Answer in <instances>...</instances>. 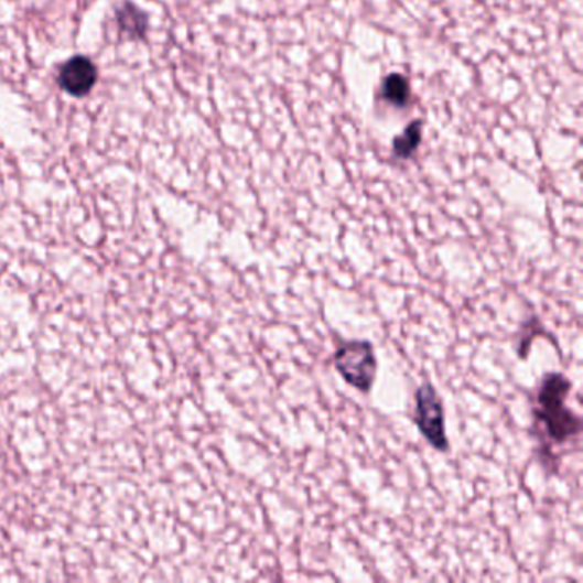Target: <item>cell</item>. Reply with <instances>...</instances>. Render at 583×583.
<instances>
[{
  "label": "cell",
  "instance_id": "obj_1",
  "mask_svg": "<svg viewBox=\"0 0 583 583\" xmlns=\"http://www.w3.org/2000/svg\"><path fill=\"white\" fill-rule=\"evenodd\" d=\"M572 387L570 378L564 377L560 371H549L541 378L536 390L532 435L538 439L541 461L546 465H553V471L557 464L553 446L566 445L572 440L579 439L582 433L580 415L564 406Z\"/></svg>",
  "mask_w": 583,
  "mask_h": 583
},
{
  "label": "cell",
  "instance_id": "obj_2",
  "mask_svg": "<svg viewBox=\"0 0 583 583\" xmlns=\"http://www.w3.org/2000/svg\"><path fill=\"white\" fill-rule=\"evenodd\" d=\"M332 359L334 368L347 386L366 396L371 392L377 380L378 359L370 341L339 339Z\"/></svg>",
  "mask_w": 583,
  "mask_h": 583
},
{
  "label": "cell",
  "instance_id": "obj_3",
  "mask_svg": "<svg viewBox=\"0 0 583 583\" xmlns=\"http://www.w3.org/2000/svg\"><path fill=\"white\" fill-rule=\"evenodd\" d=\"M415 428L421 436L427 440L428 445L433 446L440 454L450 452V440L446 436L445 409L439 390L433 384L424 381L414 393V414H412Z\"/></svg>",
  "mask_w": 583,
  "mask_h": 583
},
{
  "label": "cell",
  "instance_id": "obj_4",
  "mask_svg": "<svg viewBox=\"0 0 583 583\" xmlns=\"http://www.w3.org/2000/svg\"><path fill=\"white\" fill-rule=\"evenodd\" d=\"M98 83V67L86 55H74L58 67L57 85L74 98H85Z\"/></svg>",
  "mask_w": 583,
  "mask_h": 583
},
{
  "label": "cell",
  "instance_id": "obj_5",
  "mask_svg": "<svg viewBox=\"0 0 583 583\" xmlns=\"http://www.w3.org/2000/svg\"><path fill=\"white\" fill-rule=\"evenodd\" d=\"M115 21L119 28L120 35L129 42H139L144 40L149 31V15L148 12L142 11L141 8L126 0L120 8L115 11Z\"/></svg>",
  "mask_w": 583,
  "mask_h": 583
},
{
  "label": "cell",
  "instance_id": "obj_6",
  "mask_svg": "<svg viewBox=\"0 0 583 583\" xmlns=\"http://www.w3.org/2000/svg\"><path fill=\"white\" fill-rule=\"evenodd\" d=\"M381 101L393 108H406L411 104L412 89L408 77L393 73L384 79L380 88Z\"/></svg>",
  "mask_w": 583,
  "mask_h": 583
},
{
  "label": "cell",
  "instance_id": "obj_7",
  "mask_svg": "<svg viewBox=\"0 0 583 583\" xmlns=\"http://www.w3.org/2000/svg\"><path fill=\"white\" fill-rule=\"evenodd\" d=\"M421 139H423V122L414 120V122L406 127L401 136H397L393 139V158H397V160H409V158L414 156L415 151L421 145Z\"/></svg>",
  "mask_w": 583,
  "mask_h": 583
},
{
  "label": "cell",
  "instance_id": "obj_8",
  "mask_svg": "<svg viewBox=\"0 0 583 583\" xmlns=\"http://www.w3.org/2000/svg\"><path fill=\"white\" fill-rule=\"evenodd\" d=\"M541 334H544V328L541 327L536 316L523 322L522 332H520L519 341H517V355L520 359H526L529 356L532 344Z\"/></svg>",
  "mask_w": 583,
  "mask_h": 583
}]
</instances>
